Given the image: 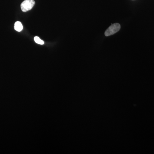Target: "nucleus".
<instances>
[{
	"instance_id": "2",
	"label": "nucleus",
	"mask_w": 154,
	"mask_h": 154,
	"mask_svg": "<svg viewBox=\"0 0 154 154\" xmlns=\"http://www.w3.org/2000/svg\"><path fill=\"white\" fill-rule=\"evenodd\" d=\"M35 3L34 0H25L21 5L22 11L24 12L30 11L33 8Z\"/></svg>"
},
{
	"instance_id": "3",
	"label": "nucleus",
	"mask_w": 154,
	"mask_h": 154,
	"mask_svg": "<svg viewBox=\"0 0 154 154\" xmlns=\"http://www.w3.org/2000/svg\"><path fill=\"white\" fill-rule=\"evenodd\" d=\"M14 29L18 32H20L22 31L23 29V25H22V23L19 21L16 22L15 25H14Z\"/></svg>"
},
{
	"instance_id": "1",
	"label": "nucleus",
	"mask_w": 154,
	"mask_h": 154,
	"mask_svg": "<svg viewBox=\"0 0 154 154\" xmlns=\"http://www.w3.org/2000/svg\"><path fill=\"white\" fill-rule=\"evenodd\" d=\"M120 25L118 23L111 24V26L107 28V30L105 31V36H108L115 34L120 30Z\"/></svg>"
},
{
	"instance_id": "4",
	"label": "nucleus",
	"mask_w": 154,
	"mask_h": 154,
	"mask_svg": "<svg viewBox=\"0 0 154 154\" xmlns=\"http://www.w3.org/2000/svg\"><path fill=\"white\" fill-rule=\"evenodd\" d=\"M34 41H35V42H36V43H37V44L42 45L44 44V42L40 39L38 36H35V37H34Z\"/></svg>"
}]
</instances>
